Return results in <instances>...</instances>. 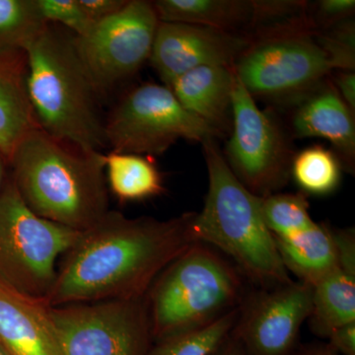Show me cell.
<instances>
[{
    "label": "cell",
    "instance_id": "obj_20",
    "mask_svg": "<svg viewBox=\"0 0 355 355\" xmlns=\"http://www.w3.org/2000/svg\"><path fill=\"white\" fill-rule=\"evenodd\" d=\"M37 128L26 88V55L0 58V153L7 164L21 140Z\"/></svg>",
    "mask_w": 355,
    "mask_h": 355
},
{
    "label": "cell",
    "instance_id": "obj_9",
    "mask_svg": "<svg viewBox=\"0 0 355 355\" xmlns=\"http://www.w3.org/2000/svg\"><path fill=\"white\" fill-rule=\"evenodd\" d=\"M230 132L223 156L248 190L263 198L284 188L294 156L289 140L277 118L257 106L237 76Z\"/></svg>",
    "mask_w": 355,
    "mask_h": 355
},
{
    "label": "cell",
    "instance_id": "obj_24",
    "mask_svg": "<svg viewBox=\"0 0 355 355\" xmlns=\"http://www.w3.org/2000/svg\"><path fill=\"white\" fill-rule=\"evenodd\" d=\"M238 314L239 309L202 328L155 340L146 355H209L232 330Z\"/></svg>",
    "mask_w": 355,
    "mask_h": 355
},
{
    "label": "cell",
    "instance_id": "obj_8",
    "mask_svg": "<svg viewBox=\"0 0 355 355\" xmlns=\"http://www.w3.org/2000/svg\"><path fill=\"white\" fill-rule=\"evenodd\" d=\"M111 151L154 157L180 139L205 144L223 137L182 106L164 84L144 83L123 96L105 120Z\"/></svg>",
    "mask_w": 355,
    "mask_h": 355
},
{
    "label": "cell",
    "instance_id": "obj_27",
    "mask_svg": "<svg viewBox=\"0 0 355 355\" xmlns=\"http://www.w3.org/2000/svg\"><path fill=\"white\" fill-rule=\"evenodd\" d=\"M354 10V0H321L307 13L312 27L322 32L350 19Z\"/></svg>",
    "mask_w": 355,
    "mask_h": 355
},
{
    "label": "cell",
    "instance_id": "obj_5",
    "mask_svg": "<svg viewBox=\"0 0 355 355\" xmlns=\"http://www.w3.org/2000/svg\"><path fill=\"white\" fill-rule=\"evenodd\" d=\"M251 284L217 250L193 243L146 295L153 342L202 328L239 309Z\"/></svg>",
    "mask_w": 355,
    "mask_h": 355
},
{
    "label": "cell",
    "instance_id": "obj_21",
    "mask_svg": "<svg viewBox=\"0 0 355 355\" xmlns=\"http://www.w3.org/2000/svg\"><path fill=\"white\" fill-rule=\"evenodd\" d=\"M104 158L108 188L121 202H139L164 193L162 175L153 158L114 151Z\"/></svg>",
    "mask_w": 355,
    "mask_h": 355
},
{
    "label": "cell",
    "instance_id": "obj_29",
    "mask_svg": "<svg viewBox=\"0 0 355 355\" xmlns=\"http://www.w3.org/2000/svg\"><path fill=\"white\" fill-rule=\"evenodd\" d=\"M327 343L340 355H355V322L336 329Z\"/></svg>",
    "mask_w": 355,
    "mask_h": 355
},
{
    "label": "cell",
    "instance_id": "obj_31",
    "mask_svg": "<svg viewBox=\"0 0 355 355\" xmlns=\"http://www.w3.org/2000/svg\"><path fill=\"white\" fill-rule=\"evenodd\" d=\"M209 355H251L237 340L229 333L228 336L212 350Z\"/></svg>",
    "mask_w": 355,
    "mask_h": 355
},
{
    "label": "cell",
    "instance_id": "obj_4",
    "mask_svg": "<svg viewBox=\"0 0 355 355\" xmlns=\"http://www.w3.org/2000/svg\"><path fill=\"white\" fill-rule=\"evenodd\" d=\"M26 88L44 132L89 153L108 147L101 97L77 53L71 33L49 23L26 53Z\"/></svg>",
    "mask_w": 355,
    "mask_h": 355
},
{
    "label": "cell",
    "instance_id": "obj_14",
    "mask_svg": "<svg viewBox=\"0 0 355 355\" xmlns=\"http://www.w3.org/2000/svg\"><path fill=\"white\" fill-rule=\"evenodd\" d=\"M354 112L338 94L335 86L322 84L298 102L292 119L298 139H323L336 149L343 168L354 172L355 125Z\"/></svg>",
    "mask_w": 355,
    "mask_h": 355
},
{
    "label": "cell",
    "instance_id": "obj_34",
    "mask_svg": "<svg viewBox=\"0 0 355 355\" xmlns=\"http://www.w3.org/2000/svg\"><path fill=\"white\" fill-rule=\"evenodd\" d=\"M0 355H9L7 354L6 350L1 347V345H0Z\"/></svg>",
    "mask_w": 355,
    "mask_h": 355
},
{
    "label": "cell",
    "instance_id": "obj_13",
    "mask_svg": "<svg viewBox=\"0 0 355 355\" xmlns=\"http://www.w3.org/2000/svg\"><path fill=\"white\" fill-rule=\"evenodd\" d=\"M252 44L242 35L205 26L159 22L151 51V65L164 85L200 67H234Z\"/></svg>",
    "mask_w": 355,
    "mask_h": 355
},
{
    "label": "cell",
    "instance_id": "obj_3",
    "mask_svg": "<svg viewBox=\"0 0 355 355\" xmlns=\"http://www.w3.org/2000/svg\"><path fill=\"white\" fill-rule=\"evenodd\" d=\"M202 148L209 191L202 211L191 219L195 241L229 257L251 286L270 288L292 282L263 220L260 197L233 174L216 140Z\"/></svg>",
    "mask_w": 355,
    "mask_h": 355
},
{
    "label": "cell",
    "instance_id": "obj_17",
    "mask_svg": "<svg viewBox=\"0 0 355 355\" xmlns=\"http://www.w3.org/2000/svg\"><path fill=\"white\" fill-rule=\"evenodd\" d=\"M233 67H200L178 77L170 86L184 109L222 135L232 125Z\"/></svg>",
    "mask_w": 355,
    "mask_h": 355
},
{
    "label": "cell",
    "instance_id": "obj_12",
    "mask_svg": "<svg viewBox=\"0 0 355 355\" xmlns=\"http://www.w3.org/2000/svg\"><path fill=\"white\" fill-rule=\"evenodd\" d=\"M312 308L313 287L299 280L251 286L230 334L251 355H295Z\"/></svg>",
    "mask_w": 355,
    "mask_h": 355
},
{
    "label": "cell",
    "instance_id": "obj_28",
    "mask_svg": "<svg viewBox=\"0 0 355 355\" xmlns=\"http://www.w3.org/2000/svg\"><path fill=\"white\" fill-rule=\"evenodd\" d=\"M128 0H79L81 7L93 23L114 15L127 4Z\"/></svg>",
    "mask_w": 355,
    "mask_h": 355
},
{
    "label": "cell",
    "instance_id": "obj_2",
    "mask_svg": "<svg viewBox=\"0 0 355 355\" xmlns=\"http://www.w3.org/2000/svg\"><path fill=\"white\" fill-rule=\"evenodd\" d=\"M104 157L105 153L84 151L37 128L21 140L8 164L16 190L30 209L84 231L110 211Z\"/></svg>",
    "mask_w": 355,
    "mask_h": 355
},
{
    "label": "cell",
    "instance_id": "obj_11",
    "mask_svg": "<svg viewBox=\"0 0 355 355\" xmlns=\"http://www.w3.org/2000/svg\"><path fill=\"white\" fill-rule=\"evenodd\" d=\"M153 2L128 0L119 12L74 37L77 53L100 97L135 76L150 58L159 25Z\"/></svg>",
    "mask_w": 355,
    "mask_h": 355
},
{
    "label": "cell",
    "instance_id": "obj_22",
    "mask_svg": "<svg viewBox=\"0 0 355 355\" xmlns=\"http://www.w3.org/2000/svg\"><path fill=\"white\" fill-rule=\"evenodd\" d=\"M48 24L38 0H0V58L25 55Z\"/></svg>",
    "mask_w": 355,
    "mask_h": 355
},
{
    "label": "cell",
    "instance_id": "obj_33",
    "mask_svg": "<svg viewBox=\"0 0 355 355\" xmlns=\"http://www.w3.org/2000/svg\"><path fill=\"white\" fill-rule=\"evenodd\" d=\"M7 164L6 158L0 153V191L3 189L7 178L6 177V165Z\"/></svg>",
    "mask_w": 355,
    "mask_h": 355
},
{
    "label": "cell",
    "instance_id": "obj_19",
    "mask_svg": "<svg viewBox=\"0 0 355 355\" xmlns=\"http://www.w3.org/2000/svg\"><path fill=\"white\" fill-rule=\"evenodd\" d=\"M277 251L289 275L315 286L338 266L340 261V228L328 223L312 227L291 237H275Z\"/></svg>",
    "mask_w": 355,
    "mask_h": 355
},
{
    "label": "cell",
    "instance_id": "obj_25",
    "mask_svg": "<svg viewBox=\"0 0 355 355\" xmlns=\"http://www.w3.org/2000/svg\"><path fill=\"white\" fill-rule=\"evenodd\" d=\"M261 214L273 237H291L312 227L316 222L309 214L304 193H275L260 198Z\"/></svg>",
    "mask_w": 355,
    "mask_h": 355
},
{
    "label": "cell",
    "instance_id": "obj_32",
    "mask_svg": "<svg viewBox=\"0 0 355 355\" xmlns=\"http://www.w3.org/2000/svg\"><path fill=\"white\" fill-rule=\"evenodd\" d=\"M295 355H340L328 343L314 342L301 345Z\"/></svg>",
    "mask_w": 355,
    "mask_h": 355
},
{
    "label": "cell",
    "instance_id": "obj_18",
    "mask_svg": "<svg viewBox=\"0 0 355 355\" xmlns=\"http://www.w3.org/2000/svg\"><path fill=\"white\" fill-rule=\"evenodd\" d=\"M153 6L160 22L205 26L251 41L258 22L259 2L252 0H157Z\"/></svg>",
    "mask_w": 355,
    "mask_h": 355
},
{
    "label": "cell",
    "instance_id": "obj_23",
    "mask_svg": "<svg viewBox=\"0 0 355 355\" xmlns=\"http://www.w3.org/2000/svg\"><path fill=\"white\" fill-rule=\"evenodd\" d=\"M343 169L335 153L322 146H312L293 156L291 177L305 195L327 196L340 186Z\"/></svg>",
    "mask_w": 355,
    "mask_h": 355
},
{
    "label": "cell",
    "instance_id": "obj_30",
    "mask_svg": "<svg viewBox=\"0 0 355 355\" xmlns=\"http://www.w3.org/2000/svg\"><path fill=\"white\" fill-rule=\"evenodd\" d=\"M336 89L345 104L354 113L355 74L350 70L338 72L335 78Z\"/></svg>",
    "mask_w": 355,
    "mask_h": 355
},
{
    "label": "cell",
    "instance_id": "obj_7",
    "mask_svg": "<svg viewBox=\"0 0 355 355\" xmlns=\"http://www.w3.org/2000/svg\"><path fill=\"white\" fill-rule=\"evenodd\" d=\"M233 69L252 97L280 103L300 101L338 67L319 32L298 28L252 42Z\"/></svg>",
    "mask_w": 355,
    "mask_h": 355
},
{
    "label": "cell",
    "instance_id": "obj_26",
    "mask_svg": "<svg viewBox=\"0 0 355 355\" xmlns=\"http://www.w3.org/2000/svg\"><path fill=\"white\" fill-rule=\"evenodd\" d=\"M40 11L44 20L60 25L74 37H83L95 23L89 19L79 0H38Z\"/></svg>",
    "mask_w": 355,
    "mask_h": 355
},
{
    "label": "cell",
    "instance_id": "obj_6",
    "mask_svg": "<svg viewBox=\"0 0 355 355\" xmlns=\"http://www.w3.org/2000/svg\"><path fill=\"white\" fill-rule=\"evenodd\" d=\"M80 232L35 214L7 178L0 191V286L44 302L57 279L58 259Z\"/></svg>",
    "mask_w": 355,
    "mask_h": 355
},
{
    "label": "cell",
    "instance_id": "obj_15",
    "mask_svg": "<svg viewBox=\"0 0 355 355\" xmlns=\"http://www.w3.org/2000/svg\"><path fill=\"white\" fill-rule=\"evenodd\" d=\"M0 345L9 355H62L50 306L0 286Z\"/></svg>",
    "mask_w": 355,
    "mask_h": 355
},
{
    "label": "cell",
    "instance_id": "obj_1",
    "mask_svg": "<svg viewBox=\"0 0 355 355\" xmlns=\"http://www.w3.org/2000/svg\"><path fill=\"white\" fill-rule=\"evenodd\" d=\"M193 216L158 220L128 218L110 210L81 231L64 254L44 303L58 307L146 297L166 266L197 243L191 234Z\"/></svg>",
    "mask_w": 355,
    "mask_h": 355
},
{
    "label": "cell",
    "instance_id": "obj_10",
    "mask_svg": "<svg viewBox=\"0 0 355 355\" xmlns=\"http://www.w3.org/2000/svg\"><path fill=\"white\" fill-rule=\"evenodd\" d=\"M62 355H146L153 343L146 297L50 307Z\"/></svg>",
    "mask_w": 355,
    "mask_h": 355
},
{
    "label": "cell",
    "instance_id": "obj_16",
    "mask_svg": "<svg viewBox=\"0 0 355 355\" xmlns=\"http://www.w3.org/2000/svg\"><path fill=\"white\" fill-rule=\"evenodd\" d=\"M338 266L313 286V308L308 326L318 338L328 340L336 329L355 322V232L340 229Z\"/></svg>",
    "mask_w": 355,
    "mask_h": 355
}]
</instances>
